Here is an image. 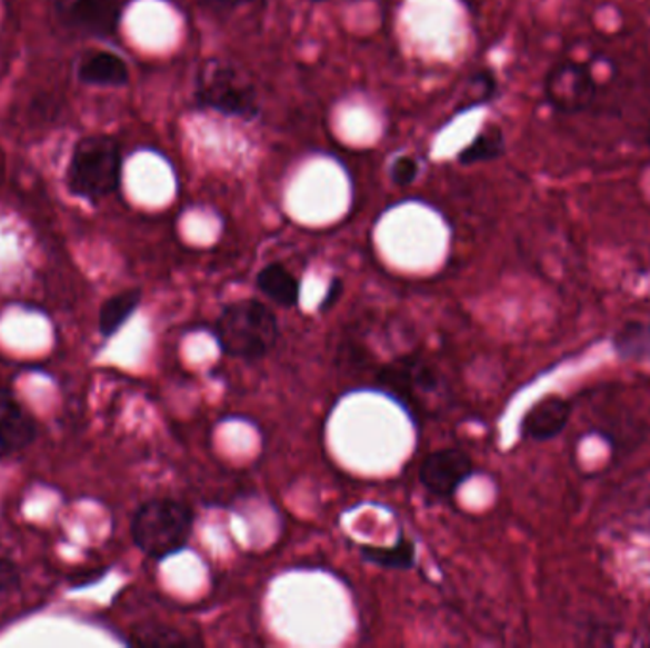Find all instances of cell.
Returning <instances> with one entry per match:
<instances>
[{
  "mask_svg": "<svg viewBox=\"0 0 650 648\" xmlns=\"http://www.w3.org/2000/svg\"><path fill=\"white\" fill-rule=\"evenodd\" d=\"M598 98V79L593 77L590 66L577 59H563L546 74V103L558 114L577 117L588 112Z\"/></svg>",
  "mask_w": 650,
  "mask_h": 648,
  "instance_id": "cell-4",
  "label": "cell"
},
{
  "mask_svg": "<svg viewBox=\"0 0 650 648\" xmlns=\"http://www.w3.org/2000/svg\"><path fill=\"white\" fill-rule=\"evenodd\" d=\"M280 329L277 316L263 302L246 299L224 308L217 321V341L224 353L259 360L277 347Z\"/></svg>",
  "mask_w": 650,
  "mask_h": 648,
  "instance_id": "cell-1",
  "label": "cell"
},
{
  "mask_svg": "<svg viewBox=\"0 0 650 648\" xmlns=\"http://www.w3.org/2000/svg\"><path fill=\"white\" fill-rule=\"evenodd\" d=\"M506 152L504 131L497 124L487 126L478 133V138L460 152V165L473 166L491 162Z\"/></svg>",
  "mask_w": 650,
  "mask_h": 648,
  "instance_id": "cell-14",
  "label": "cell"
},
{
  "mask_svg": "<svg viewBox=\"0 0 650 648\" xmlns=\"http://www.w3.org/2000/svg\"><path fill=\"white\" fill-rule=\"evenodd\" d=\"M120 147L114 139L93 136L80 141L72 151L67 181L77 197L101 200L119 189Z\"/></svg>",
  "mask_w": 650,
  "mask_h": 648,
  "instance_id": "cell-3",
  "label": "cell"
},
{
  "mask_svg": "<svg viewBox=\"0 0 650 648\" xmlns=\"http://www.w3.org/2000/svg\"><path fill=\"white\" fill-rule=\"evenodd\" d=\"M612 348L624 360H647L650 358V326L628 321L612 337Z\"/></svg>",
  "mask_w": 650,
  "mask_h": 648,
  "instance_id": "cell-15",
  "label": "cell"
},
{
  "mask_svg": "<svg viewBox=\"0 0 650 648\" xmlns=\"http://www.w3.org/2000/svg\"><path fill=\"white\" fill-rule=\"evenodd\" d=\"M37 438V422L8 388H0V451L26 449Z\"/></svg>",
  "mask_w": 650,
  "mask_h": 648,
  "instance_id": "cell-10",
  "label": "cell"
},
{
  "mask_svg": "<svg viewBox=\"0 0 650 648\" xmlns=\"http://www.w3.org/2000/svg\"><path fill=\"white\" fill-rule=\"evenodd\" d=\"M141 302V291L139 289H128L122 293L112 295L111 299L101 307L99 315V331L103 337H112L117 333L130 316L136 312V308Z\"/></svg>",
  "mask_w": 650,
  "mask_h": 648,
  "instance_id": "cell-13",
  "label": "cell"
},
{
  "mask_svg": "<svg viewBox=\"0 0 650 648\" xmlns=\"http://www.w3.org/2000/svg\"><path fill=\"white\" fill-rule=\"evenodd\" d=\"M257 288L280 307H296L299 302V280L280 262H272L259 272Z\"/></svg>",
  "mask_w": 650,
  "mask_h": 648,
  "instance_id": "cell-12",
  "label": "cell"
},
{
  "mask_svg": "<svg viewBox=\"0 0 650 648\" xmlns=\"http://www.w3.org/2000/svg\"><path fill=\"white\" fill-rule=\"evenodd\" d=\"M21 572L10 559H0V596L20 586Z\"/></svg>",
  "mask_w": 650,
  "mask_h": 648,
  "instance_id": "cell-19",
  "label": "cell"
},
{
  "mask_svg": "<svg viewBox=\"0 0 650 648\" xmlns=\"http://www.w3.org/2000/svg\"><path fill=\"white\" fill-rule=\"evenodd\" d=\"M572 407L558 393L546 396L526 412L521 420V436L531 441H550L566 430Z\"/></svg>",
  "mask_w": 650,
  "mask_h": 648,
  "instance_id": "cell-9",
  "label": "cell"
},
{
  "mask_svg": "<svg viewBox=\"0 0 650 648\" xmlns=\"http://www.w3.org/2000/svg\"><path fill=\"white\" fill-rule=\"evenodd\" d=\"M53 8L67 29L86 37H109L119 26L114 0H53Z\"/></svg>",
  "mask_w": 650,
  "mask_h": 648,
  "instance_id": "cell-7",
  "label": "cell"
},
{
  "mask_svg": "<svg viewBox=\"0 0 650 648\" xmlns=\"http://www.w3.org/2000/svg\"><path fill=\"white\" fill-rule=\"evenodd\" d=\"M379 382L387 392L394 393L398 400L414 403L417 407L424 398L438 392L440 373H436V369L427 360L408 356L384 367L379 373Z\"/></svg>",
  "mask_w": 650,
  "mask_h": 648,
  "instance_id": "cell-6",
  "label": "cell"
},
{
  "mask_svg": "<svg viewBox=\"0 0 650 648\" xmlns=\"http://www.w3.org/2000/svg\"><path fill=\"white\" fill-rule=\"evenodd\" d=\"M200 103L229 117L257 114V96L250 80L229 66H208L198 80Z\"/></svg>",
  "mask_w": 650,
  "mask_h": 648,
  "instance_id": "cell-5",
  "label": "cell"
},
{
  "mask_svg": "<svg viewBox=\"0 0 650 648\" xmlns=\"http://www.w3.org/2000/svg\"><path fill=\"white\" fill-rule=\"evenodd\" d=\"M191 532L192 511L176 500H149L133 516V542L152 559H164L183 550Z\"/></svg>",
  "mask_w": 650,
  "mask_h": 648,
  "instance_id": "cell-2",
  "label": "cell"
},
{
  "mask_svg": "<svg viewBox=\"0 0 650 648\" xmlns=\"http://www.w3.org/2000/svg\"><path fill=\"white\" fill-rule=\"evenodd\" d=\"M417 173H419V166L411 157L398 158L390 170V177L398 187H408V185L413 183Z\"/></svg>",
  "mask_w": 650,
  "mask_h": 648,
  "instance_id": "cell-18",
  "label": "cell"
},
{
  "mask_svg": "<svg viewBox=\"0 0 650 648\" xmlns=\"http://www.w3.org/2000/svg\"><path fill=\"white\" fill-rule=\"evenodd\" d=\"M200 2L213 12H230L240 4V0H200Z\"/></svg>",
  "mask_w": 650,
  "mask_h": 648,
  "instance_id": "cell-21",
  "label": "cell"
},
{
  "mask_svg": "<svg viewBox=\"0 0 650 648\" xmlns=\"http://www.w3.org/2000/svg\"><path fill=\"white\" fill-rule=\"evenodd\" d=\"M361 556L366 561L384 567V569H411L414 565V546L408 538L400 537L396 546L390 548H374L363 546Z\"/></svg>",
  "mask_w": 650,
  "mask_h": 648,
  "instance_id": "cell-16",
  "label": "cell"
},
{
  "mask_svg": "<svg viewBox=\"0 0 650 648\" xmlns=\"http://www.w3.org/2000/svg\"><path fill=\"white\" fill-rule=\"evenodd\" d=\"M79 77L86 84L124 86L130 79V71L124 59L117 53L93 52L82 59Z\"/></svg>",
  "mask_w": 650,
  "mask_h": 648,
  "instance_id": "cell-11",
  "label": "cell"
},
{
  "mask_svg": "<svg viewBox=\"0 0 650 648\" xmlns=\"http://www.w3.org/2000/svg\"><path fill=\"white\" fill-rule=\"evenodd\" d=\"M136 641L141 645H189L184 637L179 636L178 631L168 628H151L144 629L138 634Z\"/></svg>",
  "mask_w": 650,
  "mask_h": 648,
  "instance_id": "cell-17",
  "label": "cell"
},
{
  "mask_svg": "<svg viewBox=\"0 0 650 648\" xmlns=\"http://www.w3.org/2000/svg\"><path fill=\"white\" fill-rule=\"evenodd\" d=\"M342 293V282L341 280H333V283L329 286L328 295H326V301H323L322 307L320 310H329V308L333 307L339 299H341Z\"/></svg>",
  "mask_w": 650,
  "mask_h": 648,
  "instance_id": "cell-20",
  "label": "cell"
},
{
  "mask_svg": "<svg viewBox=\"0 0 650 648\" xmlns=\"http://www.w3.org/2000/svg\"><path fill=\"white\" fill-rule=\"evenodd\" d=\"M473 473V462L460 449H440L428 455L419 470L421 483L436 497H453Z\"/></svg>",
  "mask_w": 650,
  "mask_h": 648,
  "instance_id": "cell-8",
  "label": "cell"
},
{
  "mask_svg": "<svg viewBox=\"0 0 650 648\" xmlns=\"http://www.w3.org/2000/svg\"><path fill=\"white\" fill-rule=\"evenodd\" d=\"M316 2H322V0H316Z\"/></svg>",
  "mask_w": 650,
  "mask_h": 648,
  "instance_id": "cell-22",
  "label": "cell"
}]
</instances>
